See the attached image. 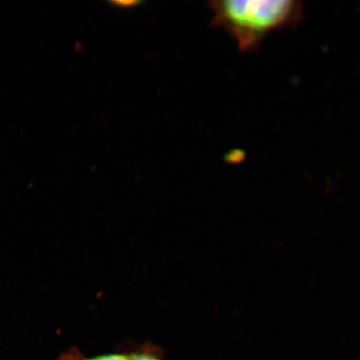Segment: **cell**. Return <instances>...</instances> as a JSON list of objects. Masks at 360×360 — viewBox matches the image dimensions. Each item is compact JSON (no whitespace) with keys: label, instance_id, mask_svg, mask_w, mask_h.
<instances>
[{"label":"cell","instance_id":"cell-1","mask_svg":"<svg viewBox=\"0 0 360 360\" xmlns=\"http://www.w3.org/2000/svg\"><path fill=\"white\" fill-rule=\"evenodd\" d=\"M210 6L213 25L229 32L241 51H257L269 33L303 18L302 4L292 0H222Z\"/></svg>","mask_w":360,"mask_h":360},{"label":"cell","instance_id":"cell-3","mask_svg":"<svg viewBox=\"0 0 360 360\" xmlns=\"http://www.w3.org/2000/svg\"><path fill=\"white\" fill-rule=\"evenodd\" d=\"M129 360H160L148 354H135L130 355Z\"/></svg>","mask_w":360,"mask_h":360},{"label":"cell","instance_id":"cell-2","mask_svg":"<svg viewBox=\"0 0 360 360\" xmlns=\"http://www.w3.org/2000/svg\"><path fill=\"white\" fill-rule=\"evenodd\" d=\"M82 360H129V357L127 356V355L115 354L99 355V356L90 357V359H84Z\"/></svg>","mask_w":360,"mask_h":360}]
</instances>
